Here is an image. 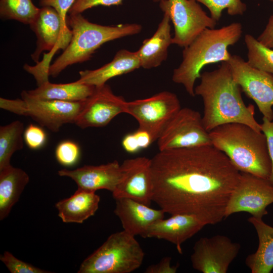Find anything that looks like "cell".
<instances>
[{
  "label": "cell",
  "instance_id": "7",
  "mask_svg": "<svg viewBox=\"0 0 273 273\" xmlns=\"http://www.w3.org/2000/svg\"><path fill=\"white\" fill-rule=\"evenodd\" d=\"M21 99L0 98V108L14 114L29 117L40 126L57 132L65 124L75 123L84 108L86 100L65 102L42 100L30 96L27 91L21 94Z\"/></svg>",
  "mask_w": 273,
  "mask_h": 273
},
{
  "label": "cell",
  "instance_id": "38",
  "mask_svg": "<svg viewBox=\"0 0 273 273\" xmlns=\"http://www.w3.org/2000/svg\"><path fill=\"white\" fill-rule=\"evenodd\" d=\"M154 2H160L163 0H153Z\"/></svg>",
  "mask_w": 273,
  "mask_h": 273
},
{
  "label": "cell",
  "instance_id": "3",
  "mask_svg": "<svg viewBox=\"0 0 273 273\" xmlns=\"http://www.w3.org/2000/svg\"><path fill=\"white\" fill-rule=\"evenodd\" d=\"M209 132L212 145L223 152L238 171L269 179L272 164L262 132L245 124L229 123Z\"/></svg>",
  "mask_w": 273,
  "mask_h": 273
},
{
  "label": "cell",
  "instance_id": "33",
  "mask_svg": "<svg viewBox=\"0 0 273 273\" xmlns=\"http://www.w3.org/2000/svg\"><path fill=\"white\" fill-rule=\"evenodd\" d=\"M123 0H75L69 11V14H81L89 9L99 6H118L122 3Z\"/></svg>",
  "mask_w": 273,
  "mask_h": 273
},
{
  "label": "cell",
  "instance_id": "32",
  "mask_svg": "<svg viewBox=\"0 0 273 273\" xmlns=\"http://www.w3.org/2000/svg\"><path fill=\"white\" fill-rule=\"evenodd\" d=\"M46 134L40 126L30 124L25 129L24 139L27 146L31 149L41 148L46 142Z\"/></svg>",
  "mask_w": 273,
  "mask_h": 273
},
{
  "label": "cell",
  "instance_id": "31",
  "mask_svg": "<svg viewBox=\"0 0 273 273\" xmlns=\"http://www.w3.org/2000/svg\"><path fill=\"white\" fill-rule=\"evenodd\" d=\"M0 260L12 273L50 272L17 258L9 251H5L2 255H1Z\"/></svg>",
  "mask_w": 273,
  "mask_h": 273
},
{
  "label": "cell",
  "instance_id": "29",
  "mask_svg": "<svg viewBox=\"0 0 273 273\" xmlns=\"http://www.w3.org/2000/svg\"><path fill=\"white\" fill-rule=\"evenodd\" d=\"M154 142L155 140L149 132L138 127L134 131L125 135L121 144L126 152L132 154L147 148Z\"/></svg>",
  "mask_w": 273,
  "mask_h": 273
},
{
  "label": "cell",
  "instance_id": "12",
  "mask_svg": "<svg viewBox=\"0 0 273 273\" xmlns=\"http://www.w3.org/2000/svg\"><path fill=\"white\" fill-rule=\"evenodd\" d=\"M273 203V184L268 179L241 172L238 183L227 204L224 218L240 212L262 218Z\"/></svg>",
  "mask_w": 273,
  "mask_h": 273
},
{
  "label": "cell",
  "instance_id": "4",
  "mask_svg": "<svg viewBox=\"0 0 273 273\" xmlns=\"http://www.w3.org/2000/svg\"><path fill=\"white\" fill-rule=\"evenodd\" d=\"M242 33V26L238 22L218 29L206 28L184 48L183 60L173 70L172 81L195 96V83L200 78L202 68L208 64L228 62L232 55L228 48L238 42Z\"/></svg>",
  "mask_w": 273,
  "mask_h": 273
},
{
  "label": "cell",
  "instance_id": "14",
  "mask_svg": "<svg viewBox=\"0 0 273 273\" xmlns=\"http://www.w3.org/2000/svg\"><path fill=\"white\" fill-rule=\"evenodd\" d=\"M121 168V179L112 193L114 199L130 198L150 206L153 196L151 159L144 156L127 159Z\"/></svg>",
  "mask_w": 273,
  "mask_h": 273
},
{
  "label": "cell",
  "instance_id": "18",
  "mask_svg": "<svg viewBox=\"0 0 273 273\" xmlns=\"http://www.w3.org/2000/svg\"><path fill=\"white\" fill-rule=\"evenodd\" d=\"M115 214L119 218L123 230L143 238L148 228L155 221L164 218L165 212L127 198L116 199Z\"/></svg>",
  "mask_w": 273,
  "mask_h": 273
},
{
  "label": "cell",
  "instance_id": "19",
  "mask_svg": "<svg viewBox=\"0 0 273 273\" xmlns=\"http://www.w3.org/2000/svg\"><path fill=\"white\" fill-rule=\"evenodd\" d=\"M141 67L137 51L131 52L123 49L118 51L113 60L100 68L86 70L79 72L80 77L77 81L99 86L114 77L132 72Z\"/></svg>",
  "mask_w": 273,
  "mask_h": 273
},
{
  "label": "cell",
  "instance_id": "24",
  "mask_svg": "<svg viewBox=\"0 0 273 273\" xmlns=\"http://www.w3.org/2000/svg\"><path fill=\"white\" fill-rule=\"evenodd\" d=\"M29 177L23 169L12 165L0 170V220L9 214L17 202Z\"/></svg>",
  "mask_w": 273,
  "mask_h": 273
},
{
  "label": "cell",
  "instance_id": "39",
  "mask_svg": "<svg viewBox=\"0 0 273 273\" xmlns=\"http://www.w3.org/2000/svg\"><path fill=\"white\" fill-rule=\"evenodd\" d=\"M268 1H269L270 2H273V0H268Z\"/></svg>",
  "mask_w": 273,
  "mask_h": 273
},
{
  "label": "cell",
  "instance_id": "13",
  "mask_svg": "<svg viewBox=\"0 0 273 273\" xmlns=\"http://www.w3.org/2000/svg\"><path fill=\"white\" fill-rule=\"evenodd\" d=\"M240 248L239 243L224 235L200 238L191 255L192 267L203 273H226Z\"/></svg>",
  "mask_w": 273,
  "mask_h": 273
},
{
  "label": "cell",
  "instance_id": "36",
  "mask_svg": "<svg viewBox=\"0 0 273 273\" xmlns=\"http://www.w3.org/2000/svg\"><path fill=\"white\" fill-rule=\"evenodd\" d=\"M171 258L170 257H165L158 263L148 266L145 272L146 273H175L178 268L177 265L171 264Z\"/></svg>",
  "mask_w": 273,
  "mask_h": 273
},
{
  "label": "cell",
  "instance_id": "10",
  "mask_svg": "<svg viewBox=\"0 0 273 273\" xmlns=\"http://www.w3.org/2000/svg\"><path fill=\"white\" fill-rule=\"evenodd\" d=\"M180 108L175 94L163 91L148 98L127 102L125 113L133 117L139 127L149 132L155 141Z\"/></svg>",
  "mask_w": 273,
  "mask_h": 273
},
{
  "label": "cell",
  "instance_id": "15",
  "mask_svg": "<svg viewBox=\"0 0 273 273\" xmlns=\"http://www.w3.org/2000/svg\"><path fill=\"white\" fill-rule=\"evenodd\" d=\"M126 104L127 101L115 95L106 83L96 86L75 124L82 129L105 126L118 115L125 113Z\"/></svg>",
  "mask_w": 273,
  "mask_h": 273
},
{
  "label": "cell",
  "instance_id": "11",
  "mask_svg": "<svg viewBox=\"0 0 273 273\" xmlns=\"http://www.w3.org/2000/svg\"><path fill=\"white\" fill-rule=\"evenodd\" d=\"M234 81L254 101L259 111L273 120V74L255 68L241 57L231 55L228 62Z\"/></svg>",
  "mask_w": 273,
  "mask_h": 273
},
{
  "label": "cell",
  "instance_id": "30",
  "mask_svg": "<svg viewBox=\"0 0 273 273\" xmlns=\"http://www.w3.org/2000/svg\"><path fill=\"white\" fill-rule=\"evenodd\" d=\"M55 156L59 163L65 166H71L78 160L80 157V149L75 142L71 141H64L57 146Z\"/></svg>",
  "mask_w": 273,
  "mask_h": 273
},
{
  "label": "cell",
  "instance_id": "2",
  "mask_svg": "<svg viewBox=\"0 0 273 273\" xmlns=\"http://www.w3.org/2000/svg\"><path fill=\"white\" fill-rule=\"evenodd\" d=\"M200 78L194 92L203 100L202 119L207 131L225 123H241L262 132L255 118L254 106L244 102L242 90L234 81L228 62H221L214 70L203 72Z\"/></svg>",
  "mask_w": 273,
  "mask_h": 273
},
{
  "label": "cell",
  "instance_id": "5",
  "mask_svg": "<svg viewBox=\"0 0 273 273\" xmlns=\"http://www.w3.org/2000/svg\"><path fill=\"white\" fill-rule=\"evenodd\" d=\"M72 38L62 54L50 65L49 75L57 76L70 65L89 60L102 44L123 37L136 34L142 26L136 23L106 26L89 22L81 14L67 17Z\"/></svg>",
  "mask_w": 273,
  "mask_h": 273
},
{
  "label": "cell",
  "instance_id": "1",
  "mask_svg": "<svg viewBox=\"0 0 273 273\" xmlns=\"http://www.w3.org/2000/svg\"><path fill=\"white\" fill-rule=\"evenodd\" d=\"M151 159L153 202L165 213L194 215L206 225L224 218L241 174L213 146L159 151Z\"/></svg>",
  "mask_w": 273,
  "mask_h": 273
},
{
  "label": "cell",
  "instance_id": "28",
  "mask_svg": "<svg viewBox=\"0 0 273 273\" xmlns=\"http://www.w3.org/2000/svg\"><path fill=\"white\" fill-rule=\"evenodd\" d=\"M206 6L210 16L217 22L220 19L222 12L227 9L231 16L242 15L247 10L246 5L241 0H196Z\"/></svg>",
  "mask_w": 273,
  "mask_h": 273
},
{
  "label": "cell",
  "instance_id": "8",
  "mask_svg": "<svg viewBox=\"0 0 273 273\" xmlns=\"http://www.w3.org/2000/svg\"><path fill=\"white\" fill-rule=\"evenodd\" d=\"M159 7L172 22V43L185 48L206 28H214L217 21L209 16L196 0H163Z\"/></svg>",
  "mask_w": 273,
  "mask_h": 273
},
{
  "label": "cell",
  "instance_id": "17",
  "mask_svg": "<svg viewBox=\"0 0 273 273\" xmlns=\"http://www.w3.org/2000/svg\"><path fill=\"white\" fill-rule=\"evenodd\" d=\"M206 224L194 215L178 214L167 219L162 218L152 223L143 238H155L174 244L179 254L181 245L199 232Z\"/></svg>",
  "mask_w": 273,
  "mask_h": 273
},
{
  "label": "cell",
  "instance_id": "27",
  "mask_svg": "<svg viewBox=\"0 0 273 273\" xmlns=\"http://www.w3.org/2000/svg\"><path fill=\"white\" fill-rule=\"evenodd\" d=\"M244 39L248 49V64L273 74V49L264 46L251 34H246Z\"/></svg>",
  "mask_w": 273,
  "mask_h": 273
},
{
  "label": "cell",
  "instance_id": "23",
  "mask_svg": "<svg viewBox=\"0 0 273 273\" xmlns=\"http://www.w3.org/2000/svg\"><path fill=\"white\" fill-rule=\"evenodd\" d=\"M95 87L77 81L57 84L48 80L27 92L30 96L39 99L79 102L87 100L93 94Z\"/></svg>",
  "mask_w": 273,
  "mask_h": 273
},
{
  "label": "cell",
  "instance_id": "25",
  "mask_svg": "<svg viewBox=\"0 0 273 273\" xmlns=\"http://www.w3.org/2000/svg\"><path fill=\"white\" fill-rule=\"evenodd\" d=\"M24 130L19 120L0 126V170L11 166L13 154L23 148Z\"/></svg>",
  "mask_w": 273,
  "mask_h": 273
},
{
  "label": "cell",
  "instance_id": "34",
  "mask_svg": "<svg viewBox=\"0 0 273 273\" xmlns=\"http://www.w3.org/2000/svg\"><path fill=\"white\" fill-rule=\"evenodd\" d=\"M75 0H39L40 5L42 7H51L55 9L59 14L63 27L69 29L68 27L67 13L72 6Z\"/></svg>",
  "mask_w": 273,
  "mask_h": 273
},
{
  "label": "cell",
  "instance_id": "22",
  "mask_svg": "<svg viewBox=\"0 0 273 273\" xmlns=\"http://www.w3.org/2000/svg\"><path fill=\"white\" fill-rule=\"evenodd\" d=\"M248 221L256 231L258 246L254 253L247 256L245 264L252 273H270L273 269V227L262 218L252 216Z\"/></svg>",
  "mask_w": 273,
  "mask_h": 273
},
{
  "label": "cell",
  "instance_id": "6",
  "mask_svg": "<svg viewBox=\"0 0 273 273\" xmlns=\"http://www.w3.org/2000/svg\"><path fill=\"white\" fill-rule=\"evenodd\" d=\"M145 252L124 230L111 234L80 265L78 273H130L143 263Z\"/></svg>",
  "mask_w": 273,
  "mask_h": 273
},
{
  "label": "cell",
  "instance_id": "35",
  "mask_svg": "<svg viewBox=\"0 0 273 273\" xmlns=\"http://www.w3.org/2000/svg\"><path fill=\"white\" fill-rule=\"evenodd\" d=\"M260 125L261 131L266 139L268 154L272 164L271 175L268 180L273 184V120H269L263 117L262 123Z\"/></svg>",
  "mask_w": 273,
  "mask_h": 273
},
{
  "label": "cell",
  "instance_id": "9",
  "mask_svg": "<svg viewBox=\"0 0 273 273\" xmlns=\"http://www.w3.org/2000/svg\"><path fill=\"white\" fill-rule=\"evenodd\" d=\"M157 142L159 151L212 145L201 114L188 107L181 108L174 115Z\"/></svg>",
  "mask_w": 273,
  "mask_h": 273
},
{
  "label": "cell",
  "instance_id": "37",
  "mask_svg": "<svg viewBox=\"0 0 273 273\" xmlns=\"http://www.w3.org/2000/svg\"><path fill=\"white\" fill-rule=\"evenodd\" d=\"M257 39L264 46L273 49V14L269 17L265 28Z\"/></svg>",
  "mask_w": 273,
  "mask_h": 273
},
{
  "label": "cell",
  "instance_id": "26",
  "mask_svg": "<svg viewBox=\"0 0 273 273\" xmlns=\"http://www.w3.org/2000/svg\"><path fill=\"white\" fill-rule=\"evenodd\" d=\"M40 9L31 0H1L0 15L6 19L15 20L31 24L37 16Z\"/></svg>",
  "mask_w": 273,
  "mask_h": 273
},
{
  "label": "cell",
  "instance_id": "20",
  "mask_svg": "<svg viewBox=\"0 0 273 273\" xmlns=\"http://www.w3.org/2000/svg\"><path fill=\"white\" fill-rule=\"evenodd\" d=\"M170 22L168 16L164 13L153 35L144 40L137 51L141 67L147 69L155 68L167 59L168 49L172 44Z\"/></svg>",
  "mask_w": 273,
  "mask_h": 273
},
{
  "label": "cell",
  "instance_id": "21",
  "mask_svg": "<svg viewBox=\"0 0 273 273\" xmlns=\"http://www.w3.org/2000/svg\"><path fill=\"white\" fill-rule=\"evenodd\" d=\"M100 201L96 192L78 188L71 197L58 202L55 207L64 222L81 223L95 214Z\"/></svg>",
  "mask_w": 273,
  "mask_h": 273
},
{
  "label": "cell",
  "instance_id": "16",
  "mask_svg": "<svg viewBox=\"0 0 273 273\" xmlns=\"http://www.w3.org/2000/svg\"><path fill=\"white\" fill-rule=\"evenodd\" d=\"M58 175L73 179L78 188L96 192L107 190L113 193L122 178L121 164L117 160L99 165H84L74 170L62 169Z\"/></svg>",
  "mask_w": 273,
  "mask_h": 273
}]
</instances>
